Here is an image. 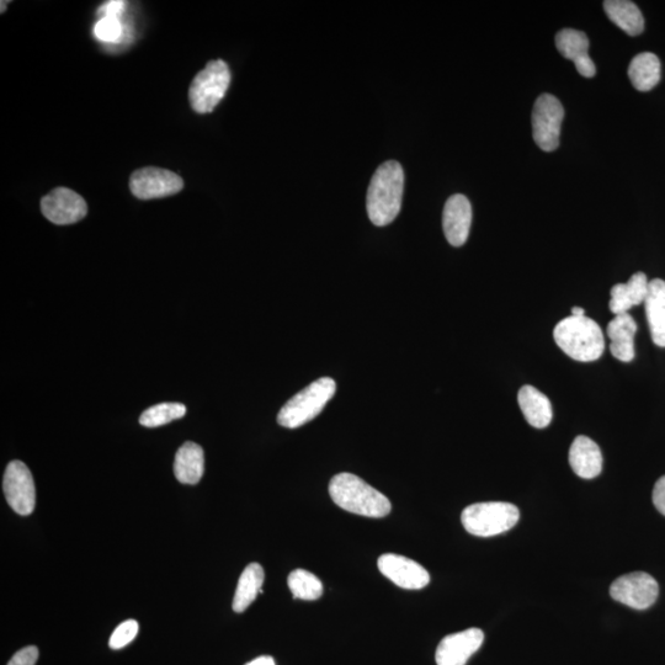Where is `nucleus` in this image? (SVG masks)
<instances>
[{
	"label": "nucleus",
	"instance_id": "1",
	"mask_svg": "<svg viewBox=\"0 0 665 665\" xmlns=\"http://www.w3.org/2000/svg\"><path fill=\"white\" fill-rule=\"evenodd\" d=\"M404 172L401 164L388 161L377 168L367 190L366 209L375 226L390 225L401 211Z\"/></svg>",
	"mask_w": 665,
	"mask_h": 665
},
{
	"label": "nucleus",
	"instance_id": "2",
	"mask_svg": "<svg viewBox=\"0 0 665 665\" xmlns=\"http://www.w3.org/2000/svg\"><path fill=\"white\" fill-rule=\"evenodd\" d=\"M329 494L338 507L349 513L375 519L391 513L390 499L351 473L334 476L329 483Z\"/></svg>",
	"mask_w": 665,
	"mask_h": 665
},
{
	"label": "nucleus",
	"instance_id": "3",
	"mask_svg": "<svg viewBox=\"0 0 665 665\" xmlns=\"http://www.w3.org/2000/svg\"><path fill=\"white\" fill-rule=\"evenodd\" d=\"M553 338L563 353L581 363L598 360L605 350L603 331L597 322L587 316L562 319L553 332Z\"/></svg>",
	"mask_w": 665,
	"mask_h": 665
},
{
	"label": "nucleus",
	"instance_id": "4",
	"mask_svg": "<svg viewBox=\"0 0 665 665\" xmlns=\"http://www.w3.org/2000/svg\"><path fill=\"white\" fill-rule=\"evenodd\" d=\"M337 385L329 377H323L292 397L278 416V423L287 429H296L311 422L322 413L335 395Z\"/></svg>",
	"mask_w": 665,
	"mask_h": 665
},
{
	"label": "nucleus",
	"instance_id": "5",
	"mask_svg": "<svg viewBox=\"0 0 665 665\" xmlns=\"http://www.w3.org/2000/svg\"><path fill=\"white\" fill-rule=\"evenodd\" d=\"M520 518L519 509L505 502L472 504L461 515L462 525L471 535L492 537L513 529Z\"/></svg>",
	"mask_w": 665,
	"mask_h": 665
},
{
	"label": "nucleus",
	"instance_id": "6",
	"mask_svg": "<svg viewBox=\"0 0 665 665\" xmlns=\"http://www.w3.org/2000/svg\"><path fill=\"white\" fill-rule=\"evenodd\" d=\"M231 84V71L222 60L212 61L190 85L191 108L198 114H209L225 98Z\"/></svg>",
	"mask_w": 665,
	"mask_h": 665
},
{
	"label": "nucleus",
	"instance_id": "7",
	"mask_svg": "<svg viewBox=\"0 0 665 665\" xmlns=\"http://www.w3.org/2000/svg\"><path fill=\"white\" fill-rule=\"evenodd\" d=\"M563 117L565 109L556 97L542 94L537 98L532 110V136L542 151L553 152L560 146Z\"/></svg>",
	"mask_w": 665,
	"mask_h": 665
},
{
	"label": "nucleus",
	"instance_id": "8",
	"mask_svg": "<svg viewBox=\"0 0 665 665\" xmlns=\"http://www.w3.org/2000/svg\"><path fill=\"white\" fill-rule=\"evenodd\" d=\"M610 595L632 609L646 610L656 603L659 585L648 573L633 572L617 578L611 585Z\"/></svg>",
	"mask_w": 665,
	"mask_h": 665
},
{
	"label": "nucleus",
	"instance_id": "9",
	"mask_svg": "<svg viewBox=\"0 0 665 665\" xmlns=\"http://www.w3.org/2000/svg\"><path fill=\"white\" fill-rule=\"evenodd\" d=\"M4 496L10 508L19 515H30L36 505V489L29 467L21 461H12L5 470Z\"/></svg>",
	"mask_w": 665,
	"mask_h": 665
},
{
	"label": "nucleus",
	"instance_id": "10",
	"mask_svg": "<svg viewBox=\"0 0 665 665\" xmlns=\"http://www.w3.org/2000/svg\"><path fill=\"white\" fill-rule=\"evenodd\" d=\"M130 188L137 199H161L178 194L183 190L184 182L169 170L148 167L131 175Z\"/></svg>",
	"mask_w": 665,
	"mask_h": 665
},
{
	"label": "nucleus",
	"instance_id": "11",
	"mask_svg": "<svg viewBox=\"0 0 665 665\" xmlns=\"http://www.w3.org/2000/svg\"><path fill=\"white\" fill-rule=\"evenodd\" d=\"M42 214L55 225H73L88 214L87 202L67 188L52 190L41 201Z\"/></svg>",
	"mask_w": 665,
	"mask_h": 665
},
{
	"label": "nucleus",
	"instance_id": "12",
	"mask_svg": "<svg viewBox=\"0 0 665 665\" xmlns=\"http://www.w3.org/2000/svg\"><path fill=\"white\" fill-rule=\"evenodd\" d=\"M380 572L391 582L403 589H423L430 582V576L424 567L407 557L387 553L379 558Z\"/></svg>",
	"mask_w": 665,
	"mask_h": 665
},
{
	"label": "nucleus",
	"instance_id": "13",
	"mask_svg": "<svg viewBox=\"0 0 665 665\" xmlns=\"http://www.w3.org/2000/svg\"><path fill=\"white\" fill-rule=\"evenodd\" d=\"M484 633L480 629H468L443 638L435 659L438 665H466L468 659L481 648Z\"/></svg>",
	"mask_w": 665,
	"mask_h": 665
},
{
	"label": "nucleus",
	"instance_id": "14",
	"mask_svg": "<svg viewBox=\"0 0 665 665\" xmlns=\"http://www.w3.org/2000/svg\"><path fill=\"white\" fill-rule=\"evenodd\" d=\"M472 206L465 195L456 194L446 201L443 228L446 239L454 247H462L470 236Z\"/></svg>",
	"mask_w": 665,
	"mask_h": 665
},
{
	"label": "nucleus",
	"instance_id": "15",
	"mask_svg": "<svg viewBox=\"0 0 665 665\" xmlns=\"http://www.w3.org/2000/svg\"><path fill=\"white\" fill-rule=\"evenodd\" d=\"M558 52L576 65L577 71L585 78H592L597 73L592 58L589 56V39L582 31L563 29L556 36Z\"/></svg>",
	"mask_w": 665,
	"mask_h": 665
},
{
	"label": "nucleus",
	"instance_id": "16",
	"mask_svg": "<svg viewBox=\"0 0 665 665\" xmlns=\"http://www.w3.org/2000/svg\"><path fill=\"white\" fill-rule=\"evenodd\" d=\"M569 465L584 480L598 477L603 470V455L599 446L587 436H578L569 449Z\"/></svg>",
	"mask_w": 665,
	"mask_h": 665
},
{
	"label": "nucleus",
	"instance_id": "17",
	"mask_svg": "<svg viewBox=\"0 0 665 665\" xmlns=\"http://www.w3.org/2000/svg\"><path fill=\"white\" fill-rule=\"evenodd\" d=\"M608 337L611 340L610 351L614 358L622 363L635 359V335L637 324L630 313L615 316L608 324Z\"/></svg>",
	"mask_w": 665,
	"mask_h": 665
},
{
	"label": "nucleus",
	"instance_id": "18",
	"mask_svg": "<svg viewBox=\"0 0 665 665\" xmlns=\"http://www.w3.org/2000/svg\"><path fill=\"white\" fill-rule=\"evenodd\" d=\"M649 281L646 274L632 275L626 284H617L611 289L610 311L615 316L629 313L632 307L645 303L648 295Z\"/></svg>",
	"mask_w": 665,
	"mask_h": 665
},
{
	"label": "nucleus",
	"instance_id": "19",
	"mask_svg": "<svg viewBox=\"0 0 665 665\" xmlns=\"http://www.w3.org/2000/svg\"><path fill=\"white\" fill-rule=\"evenodd\" d=\"M518 402L521 412L531 427L544 429L549 427L552 420V406L550 399L534 386L526 385L520 388Z\"/></svg>",
	"mask_w": 665,
	"mask_h": 665
},
{
	"label": "nucleus",
	"instance_id": "20",
	"mask_svg": "<svg viewBox=\"0 0 665 665\" xmlns=\"http://www.w3.org/2000/svg\"><path fill=\"white\" fill-rule=\"evenodd\" d=\"M646 316L653 343L665 348V281L654 279L649 281L647 299L645 301Z\"/></svg>",
	"mask_w": 665,
	"mask_h": 665
},
{
	"label": "nucleus",
	"instance_id": "21",
	"mask_svg": "<svg viewBox=\"0 0 665 665\" xmlns=\"http://www.w3.org/2000/svg\"><path fill=\"white\" fill-rule=\"evenodd\" d=\"M204 471V450L200 445L188 441L175 455V477L183 484H198L204 476Z\"/></svg>",
	"mask_w": 665,
	"mask_h": 665
},
{
	"label": "nucleus",
	"instance_id": "22",
	"mask_svg": "<svg viewBox=\"0 0 665 665\" xmlns=\"http://www.w3.org/2000/svg\"><path fill=\"white\" fill-rule=\"evenodd\" d=\"M604 10L608 18L627 35H641L645 30V19L641 10L629 0H606Z\"/></svg>",
	"mask_w": 665,
	"mask_h": 665
},
{
	"label": "nucleus",
	"instance_id": "23",
	"mask_svg": "<svg viewBox=\"0 0 665 665\" xmlns=\"http://www.w3.org/2000/svg\"><path fill=\"white\" fill-rule=\"evenodd\" d=\"M264 578V569L259 563H250L244 569L233 599V610L236 613H244L257 599L258 594L263 593Z\"/></svg>",
	"mask_w": 665,
	"mask_h": 665
},
{
	"label": "nucleus",
	"instance_id": "24",
	"mask_svg": "<svg viewBox=\"0 0 665 665\" xmlns=\"http://www.w3.org/2000/svg\"><path fill=\"white\" fill-rule=\"evenodd\" d=\"M661 61L651 52L637 55L630 63L629 78L638 92H649L661 81Z\"/></svg>",
	"mask_w": 665,
	"mask_h": 665
},
{
	"label": "nucleus",
	"instance_id": "25",
	"mask_svg": "<svg viewBox=\"0 0 665 665\" xmlns=\"http://www.w3.org/2000/svg\"><path fill=\"white\" fill-rule=\"evenodd\" d=\"M287 584L295 599L312 601L321 598L323 594L322 582L306 569H296L291 572Z\"/></svg>",
	"mask_w": 665,
	"mask_h": 665
},
{
	"label": "nucleus",
	"instance_id": "26",
	"mask_svg": "<svg viewBox=\"0 0 665 665\" xmlns=\"http://www.w3.org/2000/svg\"><path fill=\"white\" fill-rule=\"evenodd\" d=\"M185 414L186 407L182 403H162L143 412L140 423L146 428H158L183 418Z\"/></svg>",
	"mask_w": 665,
	"mask_h": 665
},
{
	"label": "nucleus",
	"instance_id": "27",
	"mask_svg": "<svg viewBox=\"0 0 665 665\" xmlns=\"http://www.w3.org/2000/svg\"><path fill=\"white\" fill-rule=\"evenodd\" d=\"M122 35H124V25L120 18H103L94 26V36L108 44L119 42Z\"/></svg>",
	"mask_w": 665,
	"mask_h": 665
},
{
	"label": "nucleus",
	"instance_id": "28",
	"mask_svg": "<svg viewBox=\"0 0 665 665\" xmlns=\"http://www.w3.org/2000/svg\"><path fill=\"white\" fill-rule=\"evenodd\" d=\"M138 633V622L127 620L116 627L113 635L110 637L109 647L111 649H121L130 645L135 640Z\"/></svg>",
	"mask_w": 665,
	"mask_h": 665
},
{
	"label": "nucleus",
	"instance_id": "29",
	"mask_svg": "<svg viewBox=\"0 0 665 665\" xmlns=\"http://www.w3.org/2000/svg\"><path fill=\"white\" fill-rule=\"evenodd\" d=\"M37 659H39V649L35 646H29L15 653L8 665H35Z\"/></svg>",
	"mask_w": 665,
	"mask_h": 665
},
{
	"label": "nucleus",
	"instance_id": "30",
	"mask_svg": "<svg viewBox=\"0 0 665 665\" xmlns=\"http://www.w3.org/2000/svg\"><path fill=\"white\" fill-rule=\"evenodd\" d=\"M126 2L122 0H111V2H106L101 5L98 10V15L100 19L103 18H120V15L124 14L126 9Z\"/></svg>",
	"mask_w": 665,
	"mask_h": 665
},
{
	"label": "nucleus",
	"instance_id": "31",
	"mask_svg": "<svg viewBox=\"0 0 665 665\" xmlns=\"http://www.w3.org/2000/svg\"><path fill=\"white\" fill-rule=\"evenodd\" d=\"M653 503L658 512L665 516V476L659 478L653 489Z\"/></svg>",
	"mask_w": 665,
	"mask_h": 665
},
{
	"label": "nucleus",
	"instance_id": "32",
	"mask_svg": "<svg viewBox=\"0 0 665 665\" xmlns=\"http://www.w3.org/2000/svg\"><path fill=\"white\" fill-rule=\"evenodd\" d=\"M246 665H275V661L273 657L262 656L253 659L252 662H249Z\"/></svg>",
	"mask_w": 665,
	"mask_h": 665
},
{
	"label": "nucleus",
	"instance_id": "33",
	"mask_svg": "<svg viewBox=\"0 0 665 665\" xmlns=\"http://www.w3.org/2000/svg\"><path fill=\"white\" fill-rule=\"evenodd\" d=\"M573 317H585V311L582 307H573L572 315Z\"/></svg>",
	"mask_w": 665,
	"mask_h": 665
}]
</instances>
